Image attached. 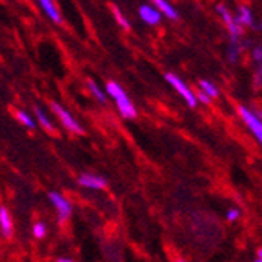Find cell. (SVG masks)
<instances>
[{
	"label": "cell",
	"instance_id": "4fadbf2b",
	"mask_svg": "<svg viewBox=\"0 0 262 262\" xmlns=\"http://www.w3.org/2000/svg\"><path fill=\"white\" fill-rule=\"evenodd\" d=\"M236 20L239 22L241 27L242 25L244 27H251L253 25V13H251V10L248 7H245V5L239 7V14L236 17Z\"/></svg>",
	"mask_w": 262,
	"mask_h": 262
},
{
	"label": "cell",
	"instance_id": "e0dca14e",
	"mask_svg": "<svg viewBox=\"0 0 262 262\" xmlns=\"http://www.w3.org/2000/svg\"><path fill=\"white\" fill-rule=\"evenodd\" d=\"M239 53H241V47L237 46V41H231V46H229L228 50V59L231 62H236L239 59Z\"/></svg>",
	"mask_w": 262,
	"mask_h": 262
},
{
	"label": "cell",
	"instance_id": "44dd1931",
	"mask_svg": "<svg viewBox=\"0 0 262 262\" xmlns=\"http://www.w3.org/2000/svg\"><path fill=\"white\" fill-rule=\"evenodd\" d=\"M253 58H254L256 62L262 64V47H256V49L253 50Z\"/></svg>",
	"mask_w": 262,
	"mask_h": 262
},
{
	"label": "cell",
	"instance_id": "484cf974",
	"mask_svg": "<svg viewBox=\"0 0 262 262\" xmlns=\"http://www.w3.org/2000/svg\"><path fill=\"white\" fill-rule=\"evenodd\" d=\"M257 262H262V260H257Z\"/></svg>",
	"mask_w": 262,
	"mask_h": 262
},
{
	"label": "cell",
	"instance_id": "ba28073f",
	"mask_svg": "<svg viewBox=\"0 0 262 262\" xmlns=\"http://www.w3.org/2000/svg\"><path fill=\"white\" fill-rule=\"evenodd\" d=\"M161 16L162 14L151 5H141L139 7V17L147 25H158L161 22Z\"/></svg>",
	"mask_w": 262,
	"mask_h": 262
},
{
	"label": "cell",
	"instance_id": "5b68a950",
	"mask_svg": "<svg viewBox=\"0 0 262 262\" xmlns=\"http://www.w3.org/2000/svg\"><path fill=\"white\" fill-rule=\"evenodd\" d=\"M215 11L219 13V16L222 17V20L225 22L228 31H229V35H231V41H237L242 35V27L239 25V22L236 20V17L231 16V13L228 11V8L222 4H219L215 7Z\"/></svg>",
	"mask_w": 262,
	"mask_h": 262
},
{
	"label": "cell",
	"instance_id": "9c48e42d",
	"mask_svg": "<svg viewBox=\"0 0 262 262\" xmlns=\"http://www.w3.org/2000/svg\"><path fill=\"white\" fill-rule=\"evenodd\" d=\"M39 7L42 8V11L46 13V16L56 25H61L62 24V16L59 13V10L56 8L53 0H38Z\"/></svg>",
	"mask_w": 262,
	"mask_h": 262
},
{
	"label": "cell",
	"instance_id": "d4e9b609",
	"mask_svg": "<svg viewBox=\"0 0 262 262\" xmlns=\"http://www.w3.org/2000/svg\"><path fill=\"white\" fill-rule=\"evenodd\" d=\"M177 262H184V260H177Z\"/></svg>",
	"mask_w": 262,
	"mask_h": 262
},
{
	"label": "cell",
	"instance_id": "7c38bea8",
	"mask_svg": "<svg viewBox=\"0 0 262 262\" xmlns=\"http://www.w3.org/2000/svg\"><path fill=\"white\" fill-rule=\"evenodd\" d=\"M86 84H88V88H89L91 94L95 97V100H97V102H100V103H106V102H108L106 91H103L100 86H98L97 83H94L92 80H88V81H86Z\"/></svg>",
	"mask_w": 262,
	"mask_h": 262
},
{
	"label": "cell",
	"instance_id": "3957f363",
	"mask_svg": "<svg viewBox=\"0 0 262 262\" xmlns=\"http://www.w3.org/2000/svg\"><path fill=\"white\" fill-rule=\"evenodd\" d=\"M50 108L53 110V113L58 116V119L61 120V123L64 125V128L68 129V131H71V133H75V135H81L83 133V126L78 123V120H75L74 117H72V114L66 110V108H62L59 103H56V102H52L50 103Z\"/></svg>",
	"mask_w": 262,
	"mask_h": 262
},
{
	"label": "cell",
	"instance_id": "cb8c5ba5",
	"mask_svg": "<svg viewBox=\"0 0 262 262\" xmlns=\"http://www.w3.org/2000/svg\"><path fill=\"white\" fill-rule=\"evenodd\" d=\"M257 254H259V260H262V250H259Z\"/></svg>",
	"mask_w": 262,
	"mask_h": 262
},
{
	"label": "cell",
	"instance_id": "277c9868",
	"mask_svg": "<svg viewBox=\"0 0 262 262\" xmlns=\"http://www.w3.org/2000/svg\"><path fill=\"white\" fill-rule=\"evenodd\" d=\"M49 200L55 206V209L58 212V220L61 223L66 222V220L71 217V214H72V205H71V202L66 199L62 193L53 190V192L49 193Z\"/></svg>",
	"mask_w": 262,
	"mask_h": 262
},
{
	"label": "cell",
	"instance_id": "4316f807",
	"mask_svg": "<svg viewBox=\"0 0 262 262\" xmlns=\"http://www.w3.org/2000/svg\"><path fill=\"white\" fill-rule=\"evenodd\" d=\"M260 117H262V113H260Z\"/></svg>",
	"mask_w": 262,
	"mask_h": 262
},
{
	"label": "cell",
	"instance_id": "ffe728a7",
	"mask_svg": "<svg viewBox=\"0 0 262 262\" xmlns=\"http://www.w3.org/2000/svg\"><path fill=\"white\" fill-rule=\"evenodd\" d=\"M195 97H196V102H202V103H205V105H208V103H211V98L205 94V92H199V94H195Z\"/></svg>",
	"mask_w": 262,
	"mask_h": 262
},
{
	"label": "cell",
	"instance_id": "7a4b0ae2",
	"mask_svg": "<svg viewBox=\"0 0 262 262\" xmlns=\"http://www.w3.org/2000/svg\"><path fill=\"white\" fill-rule=\"evenodd\" d=\"M166 81L184 98V102L190 108H195L196 105H199V102H196V97H195V92L180 77H177L175 74H166Z\"/></svg>",
	"mask_w": 262,
	"mask_h": 262
},
{
	"label": "cell",
	"instance_id": "603a6c76",
	"mask_svg": "<svg viewBox=\"0 0 262 262\" xmlns=\"http://www.w3.org/2000/svg\"><path fill=\"white\" fill-rule=\"evenodd\" d=\"M56 262H74L72 259H68V257H61V259H58Z\"/></svg>",
	"mask_w": 262,
	"mask_h": 262
},
{
	"label": "cell",
	"instance_id": "9a60e30c",
	"mask_svg": "<svg viewBox=\"0 0 262 262\" xmlns=\"http://www.w3.org/2000/svg\"><path fill=\"white\" fill-rule=\"evenodd\" d=\"M16 117H17V120H19L24 126H27V128H30V129H35V128H36L35 119H33L28 113H25L24 110H17V111H16Z\"/></svg>",
	"mask_w": 262,
	"mask_h": 262
},
{
	"label": "cell",
	"instance_id": "8fae6325",
	"mask_svg": "<svg viewBox=\"0 0 262 262\" xmlns=\"http://www.w3.org/2000/svg\"><path fill=\"white\" fill-rule=\"evenodd\" d=\"M151 4H153V7H155L161 14H164L167 19H170V20H177V19H178L177 10L167 2V0H151Z\"/></svg>",
	"mask_w": 262,
	"mask_h": 262
},
{
	"label": "cell",
	"instance_id": "30bf717a",
	"mask_svg": "<svg viewBox=\"0 0 262 262\" xmlns=\"http://www.w3.org/2000/svg\"><path fill=\"white\" fill-rule=\"evenodd\" d=\"M0 233L4 237H10L13 234V220L7 208L0 206Z\"/></svg>",
	"mask_w": 262,
	"mask_h": 262
},
{
	"label": "cell",
	"instance_id": "d6986e66",
	"mask_svg": "<svg viewBox=\"0 0 262 262\" xmlns=\"http://www.w3.org/2000/svg\"><path fill=\"white\" fill-rule=\"evenodd\" d=\"M46 234H47V226L42 222L35 223V226H33V236L36 239H44Z\"/></svg>",
	"mask_w": 262,
	"mask_h": 262
},
{
	"label": "cell",
	"instance_id": "8992f818",
	"mask_svg": "<svg viewBox=\"0 0 262 262\" xmlns=\"http://www.w3.org/2000/svg\"><path fill=\"white\" fill-rule=\"evenodd\" d=\"M239 113H241V117L245 122V125L250 128L251 133L256 136V139L262 144V120H260V117L256 116L253 111L244 108V106L239 108Z\"/></svg>",
	"mask_w": 262,
	"mask_h": 262
},
{
	"label": "cell",
	"instance_id": "52a82bcc",
	"mask_svg": "<svg viewBox=\"0 0 262 262\" xmlns=\"http://www.w3.org/2000/svg\"><path fill=\"white\" fill-rule=\"evenodd\" d=\"M78 184L91 190H102L106 187V180L94 173H83L78 177Z\"/></svg>",
	"mask_w": 262,
	"mask_h": 262
},
{
	"label": "cell",
	"instance_id": "2e32d148",
	"mask_svg": "<svg viewBox=\"0 0 262 262\" xmlns=\"http://www.w3.org/2000/svg\"><path fill=\"white\" fill-rule=\"evenodd\" d=\"M35 113H36V117H38V120H39V125H41L42 128L49 129V131H53V125H52L49 116L44 113V110H41L39 106H36V108H35Z\"/></svg>",
	"mask_w": 262,
	"mask_h": 262
},
{
	"label": "cell",
	"instance_id": "6da1fadb",
	"mask_svg": "<svg viewBox=\"0 0 262 262\" xmlns=\"http://www.w3.org/2000/svg\"><path fill=\"white\" fill-rule=\"evenodd\" d=\"M106 95H110L113 100H114V103H116V106H117V110L120 111V114L125 117V119H135L136 117V108H135V105L131 103V100H129V97L126 95V92L123 91V88L119 84V83H116V81H110L108 84H106Z\"/></svg>",
	"mask_w": 262,
	"mask_h": 262
},
{
	"label": "cell",
	"instance_id": "ac0fdd59",
	"mask_svg": "<svg viewBox=\"0 0 262 262\" xmlns=\"http://www.w3.org/2000/svg\"><path fill=\"white\" fill-rule=\"evenodd\" d=\"M113 14H114V17H116L117 24H119L122 28H125V30H128V28H129V22H128V19L122 14V11H120L117 7H113Z\"/></svg>",
	"mask_w": 262,
	"mask_h": 262
},
{
	"label": "cell",
	"instance_id": "7402d4cb",
	"mask_svg": "<svg viewBox=\"0 0 262 262\" xmlns=\"http://www.w3.org/2000/svg\"><path fill=\"white\" fill-rule=\"evenodd\" d=\"M239 215H241V212L237 211V209H231L228 214H226V219L229 220V222H234L236 219H239Z\"/></svg>",
	"mask_w": 262,
	"mask_h": 262
},
{
	"label": "cell",
	"instance_id": "5bb4252c",
	"mask_svg": "<svg viewBox=\"0 0 262 262\" xmlns=\"http://www.w3.org/2000/svg\"><path fill=\"white\" fill-rule=\"evenodd\" d=\"M199 86H200V91L205 92L209 98H217L219 97V88L214 83H211L208 80H200Z\"/></svg>",
	"mask_w": 262,
	"mask_h": 262
}]
</instances>
